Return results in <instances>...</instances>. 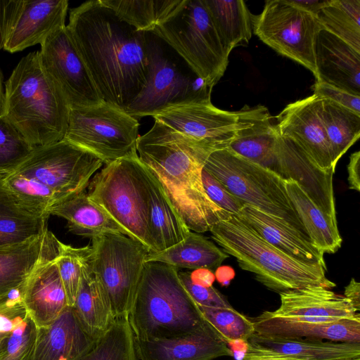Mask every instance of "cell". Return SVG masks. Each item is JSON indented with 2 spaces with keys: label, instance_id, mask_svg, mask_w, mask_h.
<instances>
[{
  "label": "cell",
  "instance_id": "cell-1",
  "mask_svg": "<svg viewBox=\"0 0 360 360\" xmlns=\"http://www.w3.org/2000/svg\"><path fill=\"white\" fill-rule=\"evenodd\" d=\"M67 27L103 100L124 110L147 82L146 32L120 20L101 0L72 8Z\"/></svg>",
  "mask_w": 360,
  "mask_h": 360
},
{
  "label": "cell",
  "instance_id": "cell-2",
  "mask_svg": "<svg viewBox=\"0 0 360 360\" xmlns=\"http://www.w3.org/2000/svg\"><path fill=\"white\" fill-rule=\"evenodd\" d=\"M136 150L191 231H210L231 215L214 204L204 189L202 170L212 153L209 150L155 120L151 129L139 136Z\"/></svg>",
  "mask_w": 360,
  "mask_h": 360
},
{
  "label": "cell",
  "instance_id": "cell-3",
  "mask_svg": "<svg viewBox=\"0 0 360 360\" xmlns=\"http://www.w3.org/2000/svg\"><path fill=\"white\" fill-rule=\"evenodd\" d=\"M70 109L43 70L39 51L23 57L6 82L2 114L37 148L63 140Z\"/></svg>",
  "mask_w": 360,
  "mask_h": 360
},
{
  "label": "cell",
  "instance_id": "cell-4",
  "mask_svg": "<svg viewBox=\"0 0 360 360\" xmlns=\"http://www.w3.org/2000/svg\"><path fill=\"white\" fill-rule=\"evenodd\" d=\"M128 320L139 340L183 335L204 323L179 270L159 262H146Z\"/></svg>",
  "mask_w": 360,
  "mask_h": 360
},
{
  "label": "cell",
  "instance_id": "cell-5",
  "mask_svg": "<svg viewBox=\"0 0 360 360\" xmlns=\"http://www.w3.org/2000/svg\"><path fill=\"white\" fill-rule=\"evenodd\" d=\"M212 238L239 266L252 273L259 283L278 294L309 285L332 289L336 284L326 277V267L302 263L280 251L255 232L238 215L213 225Z\"/></svg>",
  "mask_w": 360,
  "mask_h": 360
},
{
  "label": "cell",
  "instance_id": "cell-6",
  "mask_svg": "<svg viewBox=\"0 0 360 360\" xmlns=\"http://www.w3.org/2000/svg\"><path fill=\"white\" fill-rule=\"evenodd\" d=\"M151 32L166 42L207 86L213 88L224 75L230 53L204 0H185Z\"/></svg>",
  "mask_w": 360,
  "mask_h": 360
},
{
  "label": "cell",
  "instance_id": "cell-7",
  "mask_svg": "<svg viewBox=\"0 0 360 360\" xmlns=\"http://www.w3.org/2000/svg\"><path fill=\"white\" fill-rule=\"evenodd\" d=\"M146 36L148 79L124 110L128 114L134 117L153 116L173 106L211 101L212 87L162 39L151 32Z\"/></svg>",
  "mask_w": 360,
  "mask_h": 360
},
{
  "label": "cell",
  "instance_id": "cell-8",
  "mask_svg": "<svg viewBox=\"0 0 360 360\" xmlns=\"http://www.w3.org/2000/svg\"><path fill=\"white\" fill-rule=\"evenodd\" d=\"M203 168L245 204L283 219L310 240L290 202L285 180L276 173L228 148L212 153Z\"/></svg>",
  "mask_w": 360,
  "mask_h": 360
},
{
  "label": "cell",
  "instance_id": "cell-9",
  "mask_svg": "<svg viewBox=\"0 0 360 360\" xmlns=\"http://www.w3.org/2000/svg\"><path fill=\"white\" fill-rule=\"evenodd\" d=\"M89 197L150 252L156 250L148 222L144 165L139 157L112 162L98 172L88 186Z\"/></svg>",
  "mask_w": 360,
  "mask_h": 360
},
{
  "label": "cell",
  "instance_id": "cell-10",
  "mask_svg": "<svg viewBox=\"0 0 360 360\" xmlns=\"http://www.w3.org/2000/svg\"><path fill=\"white\" fill-rule=\"evenodd\" d=\"M139 129L134 117L103 101L70 108L63 140L92 153L106 165L138 156Z\"/></svg>",
  "mask_w": 360,
  "mask_h": 360
},
{
  "label": "cell",
  "instance_id": "cell-11",
  "mask_svg": "<svg viewBox=\"0 0 360 360\" xmlns=\"http://www.w3.org/2000/svg\"><path fill=\"white\" fill-rule=\"evenodd\" d=\"M91 240L92 269L115 317L128 318L150 252L141 243L121 233H105Z\"/></svg>",
  "mask_w": 360,
  "mask_h": 360
},
{
  "label": "cell",
  "instance_id": "cell-12",
  "mask_svg": "<svg viewBox=\"0 0 360 360\" xmlns=\"http://www.w3.org/2000/svg\"><path fill=\"white\" fill-rule=\"evenodd\" d=\"M103 165L92 153L62 140L35 148L13 172L46 187L58 203L85 191L91 178Z\"/></svg>",
  "mask_w": 360,
  "mask_h": 360
},
{
  "label": "cell",
  "instance_id": "cell-13",
  "mask_svg": "<svg viewBox=\"0 0 360 360\" xmlns=\"http://www.w3.org/2000/svg\"><path fill=\"white\" fill-rule=\"evenodd\" d=\"M252 20V31L262 42L316 77L315 44L321 28L315 15L288 0H268Z\"/></svg>",
  "mask_w": 360,
  "mask_h": 360
},
{
  "label": "cell",
  "instance_id": "cell-14",
  "mask_svg": "<svg viewBox=\"0 0 360 360\" xmlns=\"http://www.w3.org/2000/svg\"><path fill=\"white\" fill-rule=\"evenodd\" d=\"M39 58L43 70L61 90L70 108L104 101L67 25L41 44Z\"/></svg>",
  "mask_w": 360,
  "mask_h": 360
},
{
  "label": "cell",
  "instance_id": "cell-15",
  "mask_svg": "<svg viewBox=\"0 0 360 360\" xmlns=\"http://www.w3.org/2000/svg\"><path fill=\"white\" fill-rule=\"evenodd\" d=\"M153 117L210 153L227 148L241 125L238 111L221 110L211 101L173 106Z\"/></svg>",
  "mask_w": 360,
  "mask_h": 360
},
{
  "label": "cell",
  "instance_id": "cell-16",
  "mask_svg": "<svg viewBox=\"0 0 360 360\" xmlns=\"http://www.w3.org/2000/svg\"><path fill=\"white\" fill-rule=\"evenodd\" d=\"M67 0H5L4 49L15 53L42 44L65 27Z\"/></svg>",
  "mask_w": 360,
  "mask_h": 360
},
{
  "label": "cell",
  "instance_id": "cell-17",
  "mask_svg": "<svg viewBox=\"0 0 360 360\" xmlns=\"http://www.w3.org/2000/svg\"><path fill=\"white\" fill-rule=\"evenodd\" d=\"M319 103L315 94L289 103L277 115L276 129L279 135L299 146L320 169L334 174L336 167Z\"/></svg>",
  "mask_w": 360,
  "mask_h": 360
},
{
  "label": "cell",
  "instance_id": "cell-18",
  "mask_svg": "<svg viewBox=\"0 0 360 360\" xmlns=\"http://www.w3.org/2000/svg\"><path fill=\"white\" fill-rule=\"evenodd\" d=\"M280 305L273 315L300 321L326 323L341 319H360L343 295L321 285H309L279 293Z\"/></svg>",
  "mask_w": 360,
  "mask_h": 360
},
{
  "label": "cell",
  "instance_id": "cell-19",
  "mask_svg": "<svg viewBox=\"0 0 360 360\" xmlns=\"http://www.w3.org/2000/svg\"><path fill=\"white\" fill-rule=\"evenodd\" d=\"M138 360H215L233 356L232 349L204 323L183 335L150 340H135Z\"/></svg>",
  "mask_w": 360,
  "mask_h": 360
},
{
  "label": "cell",
  "instance_id": "cell-20",
  "mask_svg": "<svg viewBox=\"0 0 360 360\" xmlns=\"http://www.w3.org/2000/svg\"><path fill=\"white\" fill-rule=\"evenodd\" d=\"M62 243L48 230L20 243L0 247V296L22 286L42 263L56 259Z\"/></svg>",
  "mask_w": 360,
  "mask_h": 360
},
{
  "label": "cell",
  "instance_id": "cell-21",
  "mask_svg": "<svg viewBox=\"0 0 360 360\" xmlns=\"http://www.w3.org/2000/svg\"><path fill=\"white\" fill-rule=\"evenodd\" d=\"M316 80L360 96V52L320 30L315 44Z\"/></svg>",
  "mask_w": 360,
  "mask_h": 360
},
{
  "label": "cell",
  "instance_id": "cell-22",
  "mask_svg": "<svg viewBox=\"0 0 360 360\" xmlns=\"http://www.w3.org/2000/svg\"><path fill=\"white\" fill-rule=\"evenodd\" d=\"M251 319L255 334L260 336L360 343V319L311 323L277 316L271 311H264Z\"/></svg>",
  "mask_w": 360,
  "mask_h": 360
},
{
  "label": "cell",
  "instance_id": "cell-23",
  "mask_svg": "<svg viewBox=\"0 0 360 360\" xmlns=\"http://www.w3.org/2000/svg\"><path fill=\"white\" fill-rule=\"evenodd\" d=\"M269 244L302 263L326 267L323 253L289 224L245 204L236 214Z\"/></svg>",
  "mask_w": 360,
  "mask_h": 360
},
{
  "label": "cell",
  "instance_id": "cell-24",
  "mask_svg": "<svg viewBox=\"0 0 360 360\" xmlns=\"http://www.w3.org/2000/svg\"><path fill=\"white\" fill-rule=\"evenodd\" d=\"M238 112L241 125L228 148L274 172L277 131L268 108L245 105Z\"/></svg>",
  "mask_w": 360,
  "mask_h": 360
},
{
  "label": "cell",
  "instance_id": "cell-25",
  "mask_svg": "<svg viewBox=\"0 0 360 360\" xmlns=\"http://www.w3.org/2000/svg\"><path fill=\"white\" fill-rule=\"evenodd\" d=\"M56 259L40 264L24 285L22 302L38 328L51 324L69 307Z\"/></svg>",
  "mask_w": 360,
  "mask_h": 360
},
{
  "label": "cell",
  "instance_id": "cell-26",
  "mask_svg": "<svg viewBox=\"0 0 360 360\" xmlns=\"http://www.w3.org/2000/svg\"><path fill=\"white\" fill-rule=\"evenodd\" d=\"M81 264L79 286L72 308L82 329L96 340L116 319L109 299L93 271L91 245L81 248Z\"/></svg>",
  "mask_w": 360,
  "mask_h": 360
},
{
  "label": "cell",
  "instance_id": "cell-27",
  "mask_svg": "<svg viewBox=\"0 0 360 360\" xmlns=\"http://www.w3.org/2000/svg\"><path fill=\"white\" fill-rule=\"evenodd\" d=\"M95 342L69 306L51 324L38 328L32 360H80Z\"/></svg>",
  "mask_w": 360,
  "mask_h": 360
},
{
  "label": "cell",
  "instance_id": "cell-28",
  "mask_svg": "<svg viewBox=\"0 0 360 360\" xmlns=\"http://www.w3.org/2000/svg\"><path fill=\"white\" fill-rule=\"evenodd\" d=\"M143 165L149 233L156 252H160L184 240L191 231L172 205L157 176Z\"/></svg>",
  "mask_w": 360,
  "mask_h": 360
},
{
  "label": "cell",
  "instance_id": "cell-29",
  "mask_svg": "<svg viewBox=\"0 0 360 360\" xmlns=\"http://www.w3.org/2000/svg\"><path fill=\"white\" fill-rule=\"evenodd\" d=\"M49 214L65 219L69 231L77 236L91 238L114 233L127 236V232L85 191L54 205Z\"/></svg>",
  "mask_w": 360,
  "mask_h": 360
},
{
  "label": "cell",
  "instance_id": "cell-30",
  "mask_svg": "<svg viewBox=\"0 0 360 360\" xmlns=\"http://www.w3.org/2000/svg\"><path fill=\"white\" fill-rule=\"evenodd\" d=\"M49 216L20 201L0 180V247L42 234Z\"/></svg>",
  "mask_w": 360,
  "mask_h": 360
},
{
  "label": "cell",
  "instance_id": "cell-31",
  "mask_svg": "<svg viewBox=\"0 0 360 360\" xmlns=\"http://www.w3.org/2000/svg\"><path fill=\"white\" fill-rule=\"evenodd\" d=\"M297 360H341L360 358V343L311 338H284L254 334L250 340Z\"/></svg>",
  "mask_w": 360,
  "mask_h": 360
},
{
  "label": "cell",
  "instance_id": "cell-32",
  "mask_svg": "<svg viewBox=\"0 0 360 360\" xmlns=\"http://www.w3.org/2000/svg\"><path fill=\"white\" fill-rule=\"evenodd\" d=\"M291 203L311 243L323 254H333L341 247L337 219L324 213L294 181H285Z\"/></svg>",
  "mask_w": 360,
  "mask_h": 360
},
{
  "label": "cell",
  "instance_id": "cell-33",
  "mask_svg": "<svg viewBox=\"0 0 360 360\" xmlns=\"http://www.w3.org/2000/svg\"><path fill=\"white\" fill-rule=\"evenodd\" d=\"M229 257L203 235L191 231L181 241L160 252H149L146 262H159L176 269L216 270Z\"/></svg>",
  "mask_w": 360,
  "mask_h": 360
},
{
  "label": "cell",
  "instance_id": "cell-34",
  "mask_svg": "<svg viewBox=\"0 0 360 360\" xmlns=\"http://www.w3.org/2000/svg\"><path fill=\"white\" fill-rule=\"evenodd\" d=\"M212 22L228 51L247 46L252 34V14L240 0H204Z\"/></svg>",
  "mask_w": 360,
  "mask_h": 360
},
{
  "label": "cell",
  "instance_id": "cell-35",
  "mask_svg": "<svg viewBox=\"0 0 360 360\" xmlns=\"http://www.w3.org/2000/svg\"><path fill=\"white\" fill-rule=\"evenodd\" d=\"M319 98V115L336 167L341 157L359 139L360 115L326 98Z\"/></svg>",
  "mask_w": 360,
  "mask_h": 360
},
{
  "label": "cell",
  "instance_id": "cell-36",
  "mask_svg": "<svg viewBox=\"0 0 360 360\" xmlns=\"http://www.w3.org/2000/svg\"><path fill=\"white\" fill-rule=\"evenodd\" d=\"M136 30L152 32L168 20L185 0H101Z\"/></svg>",
  "mask_w": 360,
  "mask_h": 360
},
{
  "label": "cell",
  "instance_id": "cell-37",
  "mask_svg": "<svg viewBox=\"0 0 360 360\" xmlns=\"http://www.w3.org/2000/svg\"><path fill=\"white\" fill-rule=\"evenodd\" d=\"M316 18L321 30L360 52V0H331L319 11Z\"/></svg>",
  "mask_w": 360,
  "mask_h": 360
},
{
  "label": "cell",
  "instance_id": "cell-38",
  "mask_svg": "<svg viewBox=\"0 0 360 360\" xmlns=\"http://www.w3.org/2000/svg\"><path fill=\"white\" fill-rule=\"evenodd\" d=\"M80 360H138L128 318L115 319Z\"/></svg>",
  "mask_w": 360,
  "mask_h": 360
},
{
  "label": "cell",
  "instance_id": "cell-39",
  "mask_svg": "<svg viewBox=\"0 0 360 360\" xmlns=\"http://www.w3.org/2000/svg\"><path fill=\"white\" fill-rule=\"evenodd\" d=\"M202 321L227 345L248 342L255 333L251 318L231 308H210L198 306Z\"/></svg>",
  "mask_w": 360,
  "mask_h": 360
},
{
  "label": "cell",
  "instance_id": "cell-40",
  "mask_svg": "<svg viewBox=\"0 0 360 360\" xmlns=\"http://www.w3.org/2000/svg\"><path fill=\"white\" fill-rule=\"evenodd\" d=\"M35 148L4 115H0V176L18 169Z\"/></svg>",
  "mask_w": 360,
  "mask_h": 360
},
{
  "label": "cell",
  "instance_id": "cell-41",
  "mask_svg": "<svg viewBox=\"0 0 360 360\" xmlns=\"http://www.w3.org/2000/svg\"><path fill=\"white\" fill-rule=\"evenodd\" d=\"M38 327L27 313L0 339V360H32Z\"/></svg>",
  "mask_w": 360,
  "mask_h": 360
},
{
  "label": "cell",
  "instance_id": "cell-42",
  "mask_svg": "<svg viewBox=\"0 0 360 360\" xmlns=\"http://www.w3.org/2000/svg\"><path fill=\"white\" fill-rule=\"evenodd\" d=\"M5 188L26 205L49 215L57 203L53 193L36 180L16 172L0 176Z\"/></svg>",
  "mask_w": 360,
  "mask_h": 360
},
{
  "label": "cell",
  "instance_id": "cell-43",
  "mask_svg": "<svg viewBox=\"0 0 360 360\" xmlns=\"http://www.w3.org/2000/svg\"><path fill=\"white\" fill-rule=\"evenodd\" d=\"M56 263L66 293L68 305L72 307L81 279V248H75L62 243Z\"/></svg>",
  "mask_w": 360,
  "mask_h": 360
},
{
  "label": "cell",
  "instance_id": "cell-44",
  "mask_svg": "<svg viewBox=\"0 0 360 360\" xmlns=\"http://www.w3.org/2000/svg\"><path fill=\"white\" fill-rule=\"evenodd\" d=\"M179 278L195 302L200 307L210 308H231L224 295L213 286L205 287L193 282L191 274L186 271H179Z\"/></svg>",
  "mask_w": 360,
  "mask_h": 360
},
{
  "label": "cell",
  "instance_id": "cell-45",
  "mask_svg": "<svg viewBox=\"0 0 360 360\" xmlns=\"http://www.w3.org/2000/svg\"><path fill=\"white\" fill-rule=\"evenodd\" d=\"M202 181L209 198L224 211L232 214H238L245 204L231 194L204 168L202 170Z\"/></svg>",
  "mask_w": 360,
  "mask_h": 360
},
{
  "label": "cell",
  "instance_id": "cell-46",
  "mask_svg": "<svg viewBox=\"0 0 360 360\" xmlns=\"http://www.w3.org/2000/svg\"><path fill=\"white\" fill-rule=\"evenodd\" d=\"M311 89L319 98L330 100L360 115V96L322 82L316 81Z\"/></svg>",
  "mask_w": 360,
  "mask_h": 360
},
{
  "label": "cell",
  "instance_id": "cell-47",
  "mask_svg": "<svg viewBox=\"0 0 360 360\" xmlns=\"http://www.w3.org/2000/svg\"><path fill=\"white\" fill-rule=\"evenodd\" d=\"M241 360H297L283 356L266 348L255 342L249 340Z\"/></svg>",
  "mask_w": 360,
  "mask_h": 360
},
{
  "label": "cell",
  "instance_id": "cell-48",
  "mask_svg": "<svg viewBox=\"0 0 360 360\" xmlns=\"http://www.w3.org/2000/svg\"><path fill=\"white\" fill-rule=\"evenodd\" d=\"M360 151L357 150L351 154L347 165V181L350 189L360 191L359 179Z\"/></svg>",
  "mask_w": 360,
  "mask_h": 360
},
{
  "label": "cell",
  "instance_id": "cell-49",
  "mask_svg": "<svg viewBox=\"0 0 360 360\" xmlns=\"http://www.w3.org/2000/svg\"><path fill=\"white\" fill-rule=\"evenodd\" d=\"M331 0H288L292 5L316 16L321 9L327 6Z\"/></svg>",
  "mask_w": 360,
  "mask_h": 360
},
{
  "label": "cell",
  "instance_id": "cell-50",
  "mask_svg": "<svg viewBox=\"0 0 360 360\" xmlns=\"http://www.w3.org/2000/svg\"><path fill=\"white\" fill-rule=\"evenodd\" d=\"M343 295L350 301L354 309L360 310V283L354 278H352L345 288Z\"/></svg>",
  "mask_w": 360,
  "mask_h": 360
},
{
  "label": "cell",
  "instance_id": "cell-51",
  "mask_svg": "<svg viewBox=\"0 0 360 360\" xmlns=\"http://www.w3.org/2000/svg\"><path fill=\"white\" fill-rule=\"evenodd\" d=\"M190 274L193 282L205 287L212 286L215 280V276L212 273V271L207 269H196Z\"/></svg>",
  "mask_w": 360,
  "mask_h": 360
},
{
  "label": "cell",
  "instance_id": "cell-52",
  "mask_svg": "<svg viewBox=\"0 0 360 360\" xmlns=\"http://www.w3.org/2000/svg\"><path fill=\"white\" fill-rule=\"evenodd\" d=\"M215 276L222 285H227L235 276L234 270L229 266H220L216 269Z\"/></svg>",
  "mask_w": 360,
  "mask_h": 360
},
{
  "label": "cell",
  "instance_id": "cell-53",
  "mask_svg": "<svg viewBox=\"0 0 360 360\" xmlns=\"http://www.w3.org/2000/svg\"><path fill=\"white\" fill-rule=\"evenodd\" d=\"M6 309L7 308L0 312V339L10 331L13 326V319Z\"/></svg>",
  "mask_w": 360,
  "mask_h": 360
},
{
  "label": "cell",
  "instance_id": "cell-54",
  "mask_svg": "<svg viewBox=\"0 0 360 360\" xmlns=\"http://www.w3.org/2000/svg\"><path fill=\"white\" fill-rule=\"evenodd\" d=\"M15 300V295L10 292L0 296V312L9 307Z\"/></svg>",
  "mask_w": 360,
  "mask_h": 360
},
{
  "label": "cell",
  "instance_id": "cell-55",
  "mask_svg": "<svg viewBox=\"0 0 360 360\" xmlns=\"http://www.w3.org/2000/svg\"><path fill=\"white\" fill-rule=\"evenodd\" d=\"M4 103V91L3 89V77L0 68V115L3 112Z\"/></svg>",
  "mask_w": 360,
  "mask_h": 360
},
{
  "label": "cell",
  "instance_id": "cell-56",
  "mask_svg": "<svg viewBox=\"0 0 360 360\" xmlns=\"http://www.w3.org/2000/svg\"><path fill=\"white\" fill-rule=\"evenodd\" d=\"M341 360H360V358L347 359H341Z\"/></svg>",
  "mask_w": 360,
  "mask_h": 360
}]
</instances>
